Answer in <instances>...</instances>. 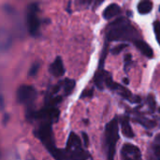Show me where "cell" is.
<instances>
[{
	"label": "cell",
	"mask_w": 160,
	"mask_h": 160,
	"mask_svg": "<svg viewBox=\"0 0 160 160\" xmlns=\"http://www.w3.org/2000/svg\"><path fill=\"white\" fill-rule=\"evenodd\" d=\"M141 37L137 29L126 19L119 18L110 24V29L107 33V40H131L139 39Z\"/></svg>",
	"instance_id": "1"
},
{
	"label": "cell",
	"mask_w": 160,
	"mask_h": 160,
	"mask_svg": "<svg viewBox=\"0 0 160 160\" xmlns=\"http://www.w3.org/2000/svg\"><path fill=\"white\" fill-rule=\"evenodd\" d=\"M104 138H105L107 158L113 159L116 151V143L119 140V126H118L117 117H114L112 121H110L106 125Z\"/></svg>",
	"instance_id": "2"
},
{
	"label": "cell",
	"mask_w": 160,
	"mask_h": 160,
	"mask_svg": "<svg viewBox=\"0 0 160 160\" xmlns=\"http://www.w3.org/2000/svg\"><path fill=\"white\" fill-rule=\"evenodd\" d=\"M52 123H46L42 125L39 128V130L37 133V136L41 140L45 147L48 149V151L52 155L55 150L57 149L54 146V140H53V135H52Z\"/></svg>",
	"instance_id": "3"
},
{
	"label": "cell",
	"mask_w": 160,
	"mask_h": 160,
	"mask_svg": "<svg viewBox=\"0 0 160 160\" xmlns=\"http://www.w3.org/2000/svg\"><path fill=\"white\" fill-rule=\"evenodd\" d=\"M38 5L37 4H31L28 6L27 10V26L28 31L31 36H37L39 31V20L38 17Z\"/></svg>",
	"instance_id": "4"
},
{
	"label": "cell",
	"mask_w": 160,
	"mask_h": 160,
	"mask_svg": "<svg viewBox=\"0 0 160 160\" xmlns=\"http://www.w3.org/2000/svg\"><path fill=\"white\" fill-rule=\"evenodd\" d=\"M37 92L34 87L29 85H22L17 91V99L20 103L30 105L34 102Z\"/></svg>",
	"instance_id": "5"
},
{
	"label": "cell",
	"mask_w": 160,
	"mask_h": 160,
	"mask_svg": "<svg viewBox=\"0 0 160 160\" xmlns=\"http://www.w3.org/2000/svg\"><path fill=\"white\" fill-rule=\"evenodd\" d=\"M121 157L124 159H141L142 158V153L141 150L133 145V144H129L127 143L125 144L122 149H121Z\"/></svg>",
	"instance_id": "6"
},
{
	"label": "cell",
	"mask_w": 160,
	"mask_h": 160,
	"mask_svg": "<svg viewBox=\"0 0 160 160\" xmlns=\"http://www.w3.org/2000/svg\"><path fill=\"white\" fill-rule=\"evenodd\" d=\"M12 43V37L10 33L5 29L0 28V51L5 52L9 49Z\"/></svg>",
	"instance_id": "7"
},
{
	"label": "cell",
	"mask_w": 160,
	"mask_h": 160,
	"mask_svg": "<svg viewBox=\"0 0 160 160\" xmlns=\"http://www.w3.org/2000/svg\"><path fill=\"white\" fill-rule=\"evenodd\" d=\"M50 72L55 77H62L65 74V68L60 56H57L53 63L50 66Z\"/></svg>",
	"instance_id": "8"
},
{
	"label": "cell",
	"mask_w": 160,
	"mask_h": 160,
	"mask_svg": "<svg viewBox=\"0 0 160 160\" xmlns=\"http://www.w3.org/2000/svg\"><path fill=\"white\" fill-rule=\"evenodd\" d=\"M134 45L136 46V48L145 56L149 57V58H152L154 56V51L152 50V48L146 43L144 42L143 40H142L141 38L139 39H136L133 41Z\"/></svg>",
	"instance_id": "9"
},
{
	"label": "cell",
	"mask_w": 160,
	"mask_h": 160,
	"mask_svg": "<svg viewBox=\"0 0 160 160\" xmlns=\"http://www.w3.org/2000/svg\"><path fill=\"white\" fill-rule=\"evenodd\" d=\"M120 123H121V128H122V132L123 134L127 137V138H133L134 137V132L132 130V128L130 126L129 123V118L128 116H122L120 118Z\"/></svg>",
	"instance_id": "10"
},
{
	"label": "cell",
	"mask_w": 160,
	"mask_h": 160,
	"mask_svg": "<svg viewBox=\"0 0 160 160\" xmlns=\"http://www.w3.org/2000/svg\"><path fill=\"white\" fill-rule=\"evenodd\" d=\"M121 8L115 4V3H112L111 5H109L103 11V17L106 19V20H109V19H112L115 16H117L118 14L121 13Z\"/></svg>",
	"instance_id": "11"
},
{
	"label": "cell",
	"mask_w": 160,
	"mask_h": 160,
	"mask_svg": "<svg viewBox=\"0 0 160 160\" xmlns=\"http://www.w3.org/2000/svg\"><path fill=\"white\" fill-rule=\"evenodd\" d=\"M153 2L151 0H142L138 4V11L141 14H148L153 9Z\"/></svg>",
	"instance_id": "12"
},
{
	"label": "cell",
	"mask_w": 160,
	"mask_h": 160,
	"mask_svg": "<svg viewBox=\"0 0 160 160\" xmlns=\"http://www.w3.org/2000/svg\"><path fill=\"white\" fill-rule=\"evenodd\" d=\"M134 121L138 122L139 124H141L142 126H143L144 128H153L156 127L157 123L153 120H150L148 118H145V117H142V116H138L134 118Z\"/></svg>",
	"instance_id": "13"
},
{
	"label": "cell",
	"mask_w": 160,
	"mask_h": 160,
	"mask_svg": "<svg viewBox=\"0 0 160 160\" xmlns=\"http://www.w3.org/2000/svg\"><path fill=\"white\" fill-rule=\"evenodd\" d=\"M76 85V82L74 80H70V79H66L63 82V86H64V93L66 96H68L72 93V91L74 90Z\"/></svg>",
	"instance_id": "14"
},
{
	"label": "cell",
	"mask_w": 160,
	"mask_h": 160,
	"mask_svg": "<svg viewBox=\"0 0 160 160\" xmlns=\"http://www.w3.org/2000/svg\"><path fill=\"white\" fill-rule=\"evenodd\" d=\"M146 103H147L150 111L154 112L155 110H156V98H155V96L152 95V94L149 95L147 97V98H146Z\"/></svg>",
	"instance_id": "15"
},
{
	"label": "cell",
	"mask_w": 160,
	"mask_h": 160,
	"mask_svg": "<svg viewBox=\"0 0 160 160\" xmlns=\"http://www.w3.org/2000/svg\"><path fill=\"white\" fill-rule=\"evenodd\" d=\"M153 25H154V31H155V35H156L157 40H158V44L160 45V22L156 21Z\"/></svg>",
	"instance_id": "16"
},
{
	"label": "cell",
	"mask_w": 160,
	"mask_h": 160,
	"mask_svg": "<svg viewBox=\"0 0 160 160\" xmlns=\"http://www.w3.org/2000/svg\"><path fill=\"white\" fill-rule=\"evenodd\" d=\"M152 152H153V155H154L155 158L160 159V144L155 142L152 145Z\"/></svg>",
	"instance_id": "17"
},
{
	"label": "cell",
	"mask_w": 160,
	"mask_h": 160,
	"mask_svg": "<svg viewBox=\"0 0 160 160\" xmlns=\"http://www.w3.org/2000/svg\"><path fill=\"white\" fill-rule=\"evenodd\" d=\"M126 47H128V44H120V45H118V46H116V47H114V48H112V51H111V52L112 53V54H114V55H116V54H119Z\"/></svg>",
	"instance_id": "18"
},
{
	"label": "cell",
	"mask_w": 160,
	"mask_h": 160,
	"mask_svg": "<svg viewBox=\"0 0 160 160\" xmlns=\"http://www.w3.org/2000/svg\"><path fill=\"white\" fill-rule=\"evenodd\" d=\"M38 68H39V64H38V63L34 64V65L30 68V69H29L28 76H30V77H34V76H36V75H37V73H38Z\"/></svg>",
	"instance_id": "19"
},
{
	"label": "cell",
	"mask_w": 160,
	"mask_h": 160,
	"mask_svg": "<svg viewBox=\"0 0 160 160\" xmlns=\"http://www.w3.org/2000/svg\"><path fill=\"white\" fill-rule=\"evenodd\" d=\"M93 95H94V90L93 89H89V90L83 91L82 96H81V98H92Z\"/></svg>",
	"instance_id": "20"
},
{
	"label": "cell",
	"mask_w": 160,
	"mask_h": 160,
	"mask_svg": "<svg viewBox=\"0 0 160 160\" xmlns=\"http://www.w3.org/2000/svg\"><path fill=\"white\" fill-rule=\"evenodd\" d=\"M131 61H132V55L129 54V53L126 54V55H125V68H126L128 65H130Z\"/></svg>",
	"instance_id": "21"
},
{
	"label": "cell",
	"mask_w": 160,
	"mask_h": 160,
	"mask_svg": "<svg viewBox=\"0 0 160 160\" xmlns=\"http://www.w3.org/2000/svg\"><path fill=\"white\" fill-rule=\"evenodd\" d=\"M82 140H83V143H84V146L85 147H88V145H89V139H88V136H87V134L86 133H84V132H82Z\"/></svg>",
	"instance_id": "22"
},
{
	"label": "cell",
	"mask_w": 160,
	"mask_h": 160,
	"mask_svg": "<svg viewBox=\"0 0 160 160\" xmlns=\"http://www.w3.org/2000/svg\"><path fill=\"white\" fill-rule=\"evenodd\" d=\"M104 1H105V0H95V1H94V5H93V8L96 9L97 8H98Z\"/></svg>",
	"instance_id": "23"
},
{
	"label": "cell",
	"mask_w": 160,
	"mask_h": 160,
	"mask_svg": "<svg viewBox=\"0 0 160 160\" xmlns=\"http://www.w3.org/2000/svg\"><path fill=\"white\" fill-rule=\"evenodd\" d=\"M77 2L80 5H83V6H89L92 2V0H77Z\"/></svg>",
	"instance_id": "24"
},
{
	"label": "cell",
	"mask_w": 160,
	"mask_h": 160,
	"mask_svg": "<svg viewBox=\"0 0 160 160\" xmlns=\"http://www.w3.org/2000/svg\"><path fill=\"white\" fill-rule=\"evenodd\" d=\"M155 142L160 144V134H158V135L156 136V138H155Z\"/></svg>",
	"instance_id": "25"
},
{
	"label": "cell",
	"mask_w": 160,
	"mask_h": 160,
	"mask_svg": "<svg viewBox=\"0 0 160 160\" xmlns=\"http://www.w3.org/2000/svg\"><path fill=\"white\" fill-rule=\"evenodd\" d=\"M123 82H124V83H125V84H127V85L129 83V81H128V79H127V78H125Z\"/></svg>",
	"instance_id": "26"
},
{
	"label": "cell",
	"mask_w": 160,
	"mask_h": 160,
	"mask_svg": "<svg viewBox=\"0 0 160 160\" xmlns=\"http://www.w3.org/2000/svg\"><path fill=\"white\" fill-rule=\"evenodd\" d=\"M158 112H159V113H160V108H159V109H158Z\"/></svg>",
	"instance_id": "27"
},
{
	"label": "cell",
	"mask_w": 160,
	"mask_h": 160,
	"mask_svg": "<svg viewBox=\"0 0 160 160\" xmlns=\"http://www.w3.org/2000/svg\"><path fill=\"white\" fill-rule=\"evenodd\" d=\"M159 10H160V8H159Z\"/></svg>",
	"instance_id": "28"
}]
</instances>
